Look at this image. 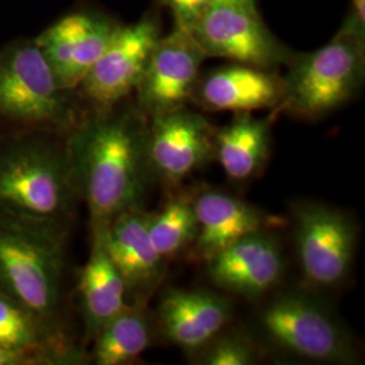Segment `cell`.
<instances>
[{"instance_id":"1","label":"cell","mask_w":365,"mask_h":365,"mask_svg":"<svg viewBox=\"0 0 365 365\" xmlns=\"http://www.w3.org/2000/svg\"><path fill=\"white\" fill-rule=\"evenodd\" d=\"M146 125L133 114L98 113L66 137L80 199L90 227L107 226L120 212L143 207L152 179Z\"/></svg>"},{"instance_id":"2","label":"cell","mask_w":365,"mask_h":365,"mask_svg":"<svg viewBox=\"0 0 365 365\" xmlns=\"http://www.w3.org/2000/svg\"><path fill=\"white\" fill-rule=\"evenodd\" d=\"M66 137L19 130L0 140V215L72 227L81 199Z\"/></svg>"},{"instance_id":"3","label":"cell","mask_w":365,"mask_h":365,"mask_svg":"<svg viewBox=\"0 0 365 365\" xmlns=\"http://www.w3.org/2000/svg\"><path fill=\"white\" fill-rule=\"evenodd\" d=\"M71 227L0 215V294L39 317L66 324Z\"/></svg>"},{"instance_id":"4","label":"cell","mask_w":365,"mask_h":365,"mask_svg":"<svg viewBox=\"0 0 365 365\" xmlns=\"http://www.w3.org/2000/svg\"><path fill=\"white\" fill-rule=\"evenodd\" d=\"M259 342L284 357L310 364L360 363L352 333L324 302L306 291H284L256 315Z\"/></svg>"},{"instance_id":"5","label":"cell","mask_w":365,"mask_h":365,"mask_svg":"<svg viewBox=\"0 0 365 365\" xmlns=\"http://www.w3.org/2000/svg\"><path fill=\"white\" fill-rule=\"evenodd\" d=\"M364 36L348 24L318 51L292 58L276 111L318 119L349 102L364 80Z\"/></svg>"},{"instance_id":"6","label":"cell","mask_w":365,"mask_h":365,"mask_svg":"<svg viewBox=\"0 0 365 365\" xmlns=\"http://www.w3.org/2000/svg\"><path fill=\"white\" fill-rule=\"evenodd\" d=\"M66 93L36 42L0 51V117L19 130L68 135L80 122Z\"/></svg>"},{"instance_id":"7","label":"cell","mask_w":365,"mask_h":365,"mask_svg":"<svg viewBox=\"0 0 365 365\" xmlns=\"http://www.w3.org/2000/svg\"><path fill=\"white\" fill-rule=\"evenodd\" d=\"M300 274L312 291L342 286L352 274L360 227L346 210L318 200L291 205Z\"/></svg>"},{"instance_id":"8","label":"cell","mask_w":365,"mask_h":365,"mask_svg":"<svg viewBox=\"0 0 365 365\" xmlns=\"http://www.w3.org/2000/svg\"><path fill=\"white\" fill-rule=\"evenodd\" d=\"M187 30L206 57L269 71L294 58L264 25L255 7L212 1Z\"/></svg>"},{"instance_id":"9","label":"cell","mask_w":365,"mask_h":365,"mask_svg":"<svg viewBox=\"0 0 365 365\" xmlns=\"http://www.w3.org/2000/svg\"><path fill=\"white\" fill-rule=\"evenodd\" d=\"M206 58L191 33L178 25L157 39L135 88L141 114L153 118L185 107Z\"/></svg>"},{"instance_id":"10","label":"cell","mask_w":365,"mask_h":365,"mask_svg":"<svg viewBox=\"0 0 365 365\" xmlns=\"http://www.w3.org/2000/svg\"><path fill=\"white\" fill-rule=\"evenodd\" d=\"M214 126L185 107L150 118L146 155L152 178L175 187L214 158Z\"/></svg>"},{"instance_id":"11","label":"cell","mask_w":365,"mask_h":365,"mask_svg":"<svg viewBox=\"0 0 365 365\" xmlns=\"http://www.w3.org/2000/svg\"><path fill=\"white\" fill-rule=\"evenodd\" d=\"M211 283L222 292L259 300L286 274V259L272 230L247 235L205 262Z\"/></svg>"},{"instance_id":"12","label":"cell","mask_w":365,"mask_h":365,"mask_svg":"<svg viewBox=\"0 0 365 365\" xmlns=\"http://www.w3.org/2000/svg\"><path fill=\"white\" fill-rule=\"evenodd\" d=\"M160 38L156 22L119 27L80 88L99 113H106L135 91L148 58Z\"/></svg>"},{"instance_id":"13","label":"cell","mask_w":365,"mask_h":365,"mask_svg":"<svg viewBox=\"0 0 365 365\" xmlns=\"http://www.w3.org/2000/svg\"><path fill=\"white\" fill-rule=\"evenodd\" d=\"M148 218L149 211L137 207L102 226L106 250L125 283L129 304L144 307L160 287L167 267L150 241Z\"/></svg>"},{"instance_id":"14","label":"cell","mask_w":365,"mask_h":365,"mask_svg":"<svg viewBox=\"0 0 365 365\" xmlns=\"http://www.w3.org/2000/svg\"><path fill=\"white\" fill-rule=\"evenodd\" d=\"M0 348L24 359L26 365L86 364V346L78 344L68 324L39 317L0 294Z\"/></svg>"},{"instance_id":"15","label":"cell","mask_w":365,"mask_h":365,"mask_svg":"<svg viewBox=\"0 0 365 365\" xmlns=\"http://www.w3.org/2000/svg\"><path fill=\"white\" fill-rule=\"evenodd\" d=\"M197 235L190 256L196 262H206L222 249L249 235L276 230L287 222L267 210L235 195L206 190L192 196Z\"/></svg>"},{"instance_id":"16","label":"cell","mask_w":365,"mask_h":365,"mask_svg":"<svg viewBox=\"0 0 365 365\" xmlns=\"http://www.w3.org/2000/svg\"><path fill=\"white\" fill-rule=\"evenodd\" d=\"M117 29L107 21L86 14H72L49 27L36 43L60 87L71 92L80 87Z\"/></svg>"},{"instance_id":"17","label":"cell","mask_w":365,"mask_h":365,"mask_svg":"<svg viewBox=\"0 0 365 365\" xmlns=\"http://www.w3.org/2000/svg\"><path fill=\"white\" fill-rule=\"evenodd\" d=\"M232 318V302L209 289L170 288L157 304L161 334L187 356L227 327Z\"/></svg>"},{"instance_id":"18","label":"cell","mask_w":365,"mask_h":365,"mask_svg":"<svg viewBox=\"0 0 365 365\" xmlns=\"http://www.w3.org/2000/svg\"><path fill=\"white\" fill-rule=\"evenodd\" d=\"M283 92L284 80L274 71L235 63L197 78L191 99L211 111L244 114L277 110Z\"/></svg>"},{"instance_id":"19","label":"cell","mask_w":365,"mask_h":365,"mask_svg":"<svg viewBox=\"0 0 365 365\" xmlns=\"http://www.w3.org/2000/svg\"><path fill=\"white\" fill-rule=\"evenodd\" d=\"M78 292L87 346L106 322L129 306L125 283L106 250L102 226L91 227L90 256L80 271Z\"/></svg>"},{"instance_id":"20","label":"cell","mask_w":365,"mask_h":365,"mask_svg":"<svg viewBox=\"0 0 365 365\" xmlns=\"http://www.w3.org/2000/svg\"><path fill=\"white\" fill-rule=\"evenodd\" d=\"M271 122L244 113L214 129V158L227 179L244 182L260 176L271 155Z\"/></svg>"},{"instance_id":"21","label":"cell","mask_w":365,"mask_h":365,"mask_svg":"<svg viewBox=\"0 0 365 365\" xmlns=\"http://www.w3.org/2000/svg\"><path fill=\"white\" fill-rule=\"evenodd\" d=\"M152 324L144 306L129 304L99 329L90 345L96 365L133 364L152 345Z\"/></svg>"},{"instance_id":"22","label":"cell","mask_w":365,"mask_h":365,"mask_svg":"<svg viewBox=\"0 0 365 365\" xmlns=\"http://www.w3.org/2000/svg\"><path fill=\"white\" fill-rule=\"evenodd\" d=\"M148 232L157 253L165 262L188 253L197 235L192 196H173L158 211L149 212Z\"/></svg>"},{"instance_id":"23","label":"cell","mask_w":365,"mask_h":365,"mask_svg":"<svg viewBox=\"0 0 365 365\" xmlns=\"http://www.w3.org/2000/svg\"><path fill=\"white\" fill-rule=\"evenodd\" d=\"M225 327L202 348L188 356L197 365H255L259 363L262 345L253 334Z\"/></svg>"},{"instance_id":"24","label":"cell","mask_w":365,"mask_h":365,"mask_svg":"<svg viewBox=\"0 0 365 365\" xmlns=\"http://www.w3.org/2000/svg\"><path fill=\"white\" fill-rule=\"evenodd\" d=\"M176 15L178 25L190 26L214 0H165Z\"/></svg>"},{"instance_id":"25","label":"cell","mask_w":365,"mask_h":365,"mask_svg":"<svg viewBox=\"0 0 365 365\" xmlns=\"http://www.w3.org/2000/svg\"><path fill=\"white\" fill-rule=\"evenodd\" d=\"M349 24L364 36L365 29V0H352V14Z\"/></svg>"},{"instance_id":"26","label":"cell","mask_w":365,"mask_h":365,"mask_svg":"<svg viewBox=\"0 0 365 365\" xmlns=\"http://www.w3.org/2000/svg\"><path fill=\"white\" fill-rule=\"evenodd\" d=\"M0 365H26L24 359L0 348Z\"/></svg>"},{"instance_id":"27","label":"cell","mask_w":365,"mask_h":365,"mask_svg":"<svg viewBox=\"0 0 365 365\" xmlns=\"http://www.w3.org/2000/svg\"><path fill=\"white\" fill-rule=\"evenodd\" d=\"M214 1L232 3V4H240V6H247V7H255L256 9V0H214Z\"/></svg>"}]
</instances>
